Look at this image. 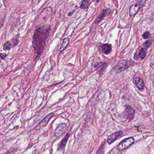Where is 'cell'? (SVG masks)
Here are the masks:
<instances>
[{"instance_id": "cell-10", "label": "cell", "mask_w": 154, "mask_h": 154, "mask_svg": "<svg viewBox=\"0 0 154 154\" xmlns=\"http://www.w3.org/2000/svg\"><path fill=\"white\" fill-rule=\"evenodd\" d=\"M135 84L137 87L139 89H142L144 88V84L143 81L142 79L139 77H137L135 78Z\"/></svg>"}, {"instance_id": "cell-17", "label": "cell", "mask_w": 154, "mask_h": 154, "mask_svg": "<svg viewBox=\"0 0 154 154\" xmlns=\"http://www.w3.org/2000/svg\"><path fill=\"white\" fill-rule=\"evenodd\" d=\"M150 36H151V34H150L149 32H146L143 35L142 37H143L144 39H147L149 38Z\"/></svg>"}, {"instance_id": "cell-2", "label": "cell", "mask_w": 154, "mask_h": 154, "mask_svg": "<svg viewBox=\"0 0 154 154\" xmlns=\"http://www.w3.org/2000/svg\"><path fill=\"white\" fill-rule=\"evenodd\" d=\"M131 65H132V63L129 61H120L118 64H117L116 66L115 67V69L117 71L121 72V71H123V70L129 67L130 66H131Z\"/></svg>"}, {"instance_id": "cell-5", "label": "cell", "mask_w": 154, "mask_h": 154, "mask_svg": "<svg viewBox=\"0 0 154 154\" xmlns=\"http://www.w3.org/2000/svg\"><path fill=\"white\" fill-rule=\"evenodd\" d=\"M123 131H119L112 134L110 136V137H108L107 141V143L109 144L113 143L114 142L116 141L117 139L119 138V137L122 136L123 135Z\"/></svg>"}, {"instance_id": "cell-13", "label": "cell", "mask_w": 154, "mask_h": 154, "mask_svg": "<svg viewBox=\"0 0 154 154\" xmlns=\"http://www.w3.org/2000/svg\"><path fill=\"white\" fill-rule=\"evenodd\" d=\"M70 42V39L68 38H65L64 39L63 42L62 43V45H61V47H60V52L63 51L65 47H66L68 45V43Z\"/></svg>"}, {"instance_id": "cell-8", "label": "cell", "mask_w": 154, "mask_h": 154, "mask_svg": "<svg viewBox=\"0 0 154 154\" xmlns=\"http://www.w3.org/2000/svg\"><path fill=\"white\" fill-rule=\"evenodd\" d=\"M110 12H111V10H110V9H107L103 11L102 13L96 19L95 21V23L97 24V23H99L100 21H102V19L105 17V16L110 15Z\"/></svg>"}, {"instance_id": "cell-4", "label": "cell", "mask_w": 154, "mask_h": 154, "mask_svg": "<svg viewBox=\"0 0 154 154\" xmlns=\"http://www.w3.org/2000/svg\"><path fill=\"white\" fill-rule=\"evenodd\" d=\"M141 1H140V3H136L133 4L129 8V14L131 16H133L137 14V12H138V10L140 8L142 5L144 3H141Z\"/></svg>"}, {"instance_id": "cell-11", "label": "cell", "mask_w": 154, "mask_h": 154, "mask_svg": "<svg viewBox=\"0 0 154 154\" xmlns=\"http://www.w3.org/2000/svg\"><path fill=\"white\" fill-rule=\"evenodd\" d=\"M102 50L105 54H109L111 52L112 47L110 44H105L102 46Z\"/></svg>"}, {"instance_id": "cell-20", "label": "cell", "mask_w": 154, "mask_h": 154, "mask_svg": "<svg viewBox=\"0 0 154 154\" xmlns=\"http://www.w3.org/2000/svg\"><path fill=\"white\" fill-rule=\"evenodd\" d=\"M9 154V153H5V154Z\"/></svg>"}, {"instance_id": "cell-19", "label": "cell", "mask_w": 154, "mask_h": 154, "mask_svg": "<svg viewBox=\"0 0 154 154\" xmlns=\"http://www.w3.org/2000/svg\"><path fill=\"white\" fill-rule=\"evenodd\" d=\"M7 55L5 54H2V53H0V57L2 58V59H4L7 57Z\"/></svg>"}, {"instance_id": "cell-6", "label": "cell", "mask_w": 154, "mask_h": 154, "mask_svg": "<svg viewBox=\"0 0 154 154\" xmlns=\"http://www.w3.org/2000/svg\"><path fill=\"white\" fill-rule=\"evenodd\" d=\"M67 127V124L65 123L60 124L55 131V136L56 137L61 136L66 130Z\"/></svg>"}, {"instance_id": "cell-14", "label": "cell", "mask_w": 154, "mask_h": 154, "mask_svg": "<svg viewBox=\"0 0 154 154\" xmlns=\"http://www.w3.org/2000/svg\"><path fill=\"white\" fill-rule=\"evenodd\" d=\"M90 5V1H82L81 5H80V8L82 9H87L89 7Z\"/></svg>"}, {"instance_id": "cell-15", "label": "cell", "mask_w": 154, "mask_h": 154, "mask_svg": "<svg viewBox=\"0 0 154 154\" xmlns=\"http://www.w3.org/2000/svg\"><path fill=\"white\" fill-rule=\"evenodd\" d=\"M11 48V43L9 42H6L4 45V49L5 50H10Z\"/></svg>"}, {"instance_id": "cell-1", "label": "cell", "mask_w": 154, "mask_h": 154, "mask_svg": "<svg viewBox=\"0 0 154 154\" xmlns=\"http://www.w3.org/2000/svg\"><path fill=\"white\" fill-rule=\"evenodd\" d=\"M134 143V139L133 137H130L123 140L118 145V148L119 151H123L129 147Z\"/></svg>"}, {"instance_id": "cell-9", "label": "cell", "mask_w": 154, "mask_h": 154, "mask_svg": "<svg viewBox=\"0 0 154 154\" xmlns=\"http://www.w3.org/2000/svg\"><path fill=\"white\" fill-rule=\"evenodd\" d=\"M70 134L68 133L66 136H65L64 139L61 141V142H60V145L58 147V151H61V150H63L64 149L65 145H66L68 140L70 137Z\"/></svg>"}, {"instance_id": "cell-16", "label": "cell", "mask_w": 154, "mask_h": 154, "mask_svg": "<svg viewBox=\"0 0 154 154\" xmlns=\"http://www.w3.org/2000/svg\"><path fill=\"white\" fill-rule=\"evenodd\" d=\"M104 145H105V144H102V145H101L100 147L99 148V149L98 150V152L96 153V154H103V152H104Z\"/></svg>"}, {"instance_id": "cell-12", "label": "cell", "mask_w": 154, "mask_h": 154, "mask_svg": "<svg viewBox=\"0 0 154 154\" xmlns=\"http://www.w3.org/2000/svg\"><path fill=\"white\" fill-rule=\"evenodd\" d=\"M147 48H145V47L141 48L138 53V56H139V58H140L141 59H143L147 55Z\"/></svg>"}, {"instance_id": "cell-18", "label": "cell", "mask_w": 154, "mask_h": 154, "mask_svg": "<svg viewBox=\"0 0 154 154\" xmlns=\"http://www.w3.org/2000/svg\"><path fill=\"white\" fill-rule=\"evenodd\" d=\"M150 45H151V43H149L148 41L145 42L143 44V45L145 47V48H147V47H150Z\"/></svg>"}, {"instance_id": "cell-3", "label": "cell", "mask_w": 154, "mask_h": 154, "mask_svg": "<svg viewBox=\"0 0 154 154\" xmlns=\"http://www.w3.org/2000/svg\"><path fill=\"white\" fill-rule=\"evenodd\" d=\"M134 110L130 106H125V110L124 111V115L127 119L131 120L134 115Z\"/></svg>"}, {"instance_id": "cell-7", "label": "cell", "mask_w": 154, "mask_h": 154, "mask_svg": "<svg viewBox=\"0 0 154 154\" xmlns=\"http://www.w3.org/2000/svg\"><path fill=\"white\" fill-rule=\"evenodd\" d=\"M54 114L53 113H50V114H48L42 120L41 122L39 123V125L41 126V127H46L49 121L50 120V119L51 117L54 116Z\"/></svg>"}]
</instances>
